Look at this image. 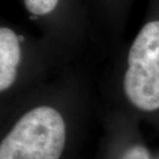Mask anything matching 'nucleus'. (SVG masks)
<instances>
[{"label":"nucleus","mask_w":159,"mask_h":159,"mask_svg":"<svg viewBox=\"0 0 159 159\" xmlns=\"http://www.w3.org/2000/svg\"><path fill=\"white\" fill-rule=\"evenodd\" d=\"M123 86L135 107L145 112L159 109V20L145 24L133 40Z\"/></svg>","instance_id":"2"},{"label":"nucleus","mask_w":159,"mask_h":159,"mask_svg":"<svg viewBox=\"0 0 159 159\" xmlns=\"http://www.w3.org/2000/svg\"><path fill=\"white\" fill-rule=\"evenodd\" d=\"M66 142L63 117L52 107L28 111L0 145V159H60Z\"/></svg>","instance_id":"1"},{"label":"nucleus","mask_w":159,"mask_h":159,"mask_svg":"<svg viewBox=\"0 0 159 159\" xmlns=\"http://www.w3.org/2000/svg\"><path fill=\"white\" fill-rule=\"evenodd\" d=\"M21 46L18 35L11 28L0 29V91L11 88L18 75Z\"/></svg>","instance_id":"3"},{"label":"nucleus","mask_w":159,"mask_h":159,"mask_svg":"<svg viewBox=\"0 0 159 159\" xmlns=\"http://www.w3.org/2000/svg\"><path fill=\"white\" fill-rule=\"evenodd\" d=\"M121 159H151L148 151L143 146L135 145L124 152Z\"/></svg>","instance_id":"5"},{"label":"nucleus","mask_w":159,"mask_h":159,"mask_svg":"<svg viewBox=\"0 0 159 159\" xmlns=\"http://www.w3.org/2000/svg\"><path fill=\"white\" fill-rule=\"evenodd\" d=\"M25 7L34 16H44L57 7L59 0H24Z\"/></svg>","instance_id":"4"}]
</instances>
